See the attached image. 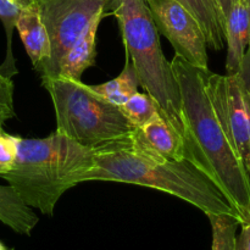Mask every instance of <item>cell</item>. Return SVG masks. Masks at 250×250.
Here are the masks:
<instances>
[{"mask_svg": "<svg viewBox=\"0 0 250 250\" xmlns=\"http://www.w3.org/2000/svg\"><path fill=\"white\" fill-rule=\"evenodd\" d=\"M129 183L154 188L177 197L210 215L238 212L219 186L189 160H172L156 153L137 129L128 136L95 149V160L84 182Z\"/></svg>", "mask_w": 250, "mask_h": 250, "instance_id": "cell-1", "label": "cell"}, {"mask_svg": "<svg viewBox=\"0 0 250 250\" xmlns=\"http://www.w3.org/2000/svg\"><path fill=\"white\" fill-rule=\"evenodd\" d=\"M23 7V5L17 1V0H0V20L4 23L7 41L6 58H5L4 63L0 67V73L10 78H11V76L17 73V68L15 66V60L14 56H12L11 49L12 31L16 28L17 20H19Z\"/></svg>", "mask_w": 250, "mask_h": 250, "instance_id": "cell-16", "label": "cell"}, {"mask_svg": "<svg viewBox=\"0 0 250 250\" xmlns=\"http://www.w3.org/2000/svg\"><path fill=\"white\" fill-rule=\"evenodd\" d=\"M122 112L136 128L144 126L158 114H160L158 105L146 93H138L132 95L121 106Z\"/></svg>", "mask_w": 250, "mask_h": 250, "instance_id": "cell-17", "label": "cell"}, {"mask_svg": "<svg viewBox=\"0 0 250 250\" xmlns=\"http://www.w3.org/2000/svg\"><path fill=\"white\" fill-rule=\"evenodd\" d=\"M125 50L131 59L139 85L158 105L160 114L182 137L190 161L189 137L180 87L170 61L161 49L160 36L146 0H110Z\"/></svg>", "mask_w": 250, "mask_h": 250, "instance_id": "cell-4", "label": "cell"}, {"mask_svg": "<svg viewBox=\"0 0 250 250\" xmlns=\"http://www.w3.org/2000/svg\"><path fill=\"white\" fill-rule=\"evenodd\" d=\"M239 1H242V2H243V4H246L247 6H248L249 9H250V0H239Z\"/></svg>", "mask_w": 250, "mask_h": 250, "instance_id": "cell-26", "label": "cell"}, {"mask_svg": "<svg viewBox=\"0 0 250 250\" xmlns=\"http://www.w3.org/2000/svg\"><path fill=\"white\" fill-rule=\"evenodd\" d=\"M237 75L241 78L242 84L244 85V88H246L247 93H248L250 98V42L246 53H244L243 59L241 61V66H239V70L237 72Z\"/></svg>", "mask_w": 250, "mask_h": 250, "instance_id": "cell-21", "label": "cell"}, {"mask_svg": "<svg viewBox=\"0 0 250 250\" xmlns=\"http://www.w3.org/2000/svg\"><path fill=\"white\" fill-rule=\"evenodd\" d=\"M139 81L129 56L126 54L124 70L119 76L109 82L92 85L93 89L111 104L121 106L132 95L138 92Z\"/></svg>", "mask_w": 250, "mask_h": 250, "instance_id": "cell-15", "label": "cell"}, {"mask_svg": "<svg viewBox=\"0 0 250 250\" xmlns=\"http://www.w3.org/2000/svg\"><path fill=\"white\" fill-rule=\"evenodd\" d=\"M0 250H10V249H7V247L5 246L4 243H1V242H0Z\"/></svg>", "mask_w": 250, "mask_h": 250, "instance_id": "cell-25", "label": "cell"}, {"mask_svg": "<svg viewBox=\"0 0 250 250\" xmlns=\"http://www.w3.org/2000/svg\"><path fill=\"white\" fill-rule=\"evenodd\" d=\"M212 231L211 250H236L237 229L241 222L231 215H210Z\"/></svg>", "mask_w": 250, "mask_h": 250, "instance_id": "cell-18", "label": "cell"}, {"mask_svg": "<svg viewBox=\"0 0 250 250\" xmlns=\"http://www.w3.org/2000/svg\"><path fill=\"white\" fill-rule=\"evenodd\" d=\"M237 1H238V0H216L217 6H219L222 17H224L225 20V26H226L227 16H229V11H231L232 7H233V5L236 4Z\"/></svg>", "mask_w": 250, "mask_h": 250, "instance_id": "cell-23", "label": "cell"}, {"mask_svg": "<svg viewBox=\"0 0 250 250\" xmlns=\"http://www.w3.org/2000/svg\"><path fill=\"white\" fill-rule=\"evenodd\" d=\"M241 227V233L236 239V250H250V220L242 224Z\"/></svg>", "mask_w": 250, "mask_h": 250, "instance_id": "cell-22", "label": "cell"}, {"mask_svg": "<svg viewBox=\"0 0 250 250\" xmlns=\"http://www.w3.org/2000/svg\"><path fill=\"white\" fill-rule=\"evenodd\" d=\"M17 1L21 2V4L23 5V6H27V5L32 4V2H34V1H36V0H17Z\"/></svg>", "mask_w": 250, "mask_h": 250, "instance_id": "cell-24", "label": "cell"}, {"mask_svg": "<svg viewBox=\"0 0 250 250\" xmlns=\"http://www.w3.org/2000/svg\"><path fill=\"white\" fill-rule=\"evenodd\" d=\"M136 129L143 141L160 155L172 160L190 161L182 137L161 114H158L148 124Z\"/></svg>", "mask_w": 250, "mask_h": 250, "instance_id": "cell-11", "label": "cell"}, {"mask_svg": "<svg viewBox=\"0 0 250 250\" xmlns=\"http://www.w3.org/2000/svg\"><path fill=\"white\" fill-rule=\"evenodd\" d=\"M0 221L19 234L31 236L39 217L11 186H0Z\"/></svg>", "mask_w": 250, "mask_h": 250, "instance_id": "cell-13", "label": "cell"}, {"mask_svg": "<svg viewBox=\"0 0 250 250\" xmlns=\"http://www.w3.org/2000/svg\"><path fill=\"white\" fill-rule=\"evenodd\" d=\"M50 43V58L41 80L58 77L67 51L97 17L104 16L109 0H36Z\"/></svg>", "mask_w": 250, "mask_h": 250, "instance_id": "cell-6", "label": "cell"}, {"mask_svg": "<svg viewBox=\"0 0 250 250\" xmlns=\"http://www.w3.org/2000/svg\"><path fill=\"white\" fill-rule=\"evenodd\" d=\"M42 85L53 100L56 132L81 146L100 148L136 128L121 107L100 97L92 85L65 77L45 78Z\"/></svg>", "mask_w": 250, "mask_h": 250, "instance_id": "cell-5", "label": "cell"}, {"mask_svg": "<svg viewBox=\"0 0 250 250\" xmlns=\"http://www.w3.org/2000/svg\"><path fill=\"white\" fill-rule=\"evenodd\" d=\"M212 103L250 180V98L237 73L208 76Z\"/></svg>", "mask_w": 250, "mask_h": 250, "instance_id": "cell-7", "label": "cell"}, {"mask_svg": "<svg viewBox=\"0 0 250 250\" xmlns=\"http://www.w3.org/2000/svg\"><path fill=\"white\" fill-rule=\"evenodd\" d=\"M103 17L104 16L97 17L67 51L60 65L58 77L81 81L83 72L94 65L97 56V33Z\"/></svg>", "mask_w": 250, "mask_h": 250, "instance_id": "cell-12", "label": "cell"}, {"mask_svg": "<svg viewBox=\"0 0 250 250\" xmlns=\"http://www.w3.org/2000/svg\"><path fill=\"white\" fill-rule=\"evenodd\" d=\"M94 160L95 149L56 131L46 138L19 137L14 166L1 178L27 207L53 216L63 193L84 183Z\"/></svg>", "mask_w": 250, "mask_h": 250, "instance_id": "cell-3", "label": "cell"}, {"mask_svg": "<svg viewBox=\"0 0 250 250\" xmlns=\"http://www.w3.org/2000/svg\"><path fill=\"white\" fill-rule=\"evenodd\" d=\"M159 33L167 38L176 55L200 68L208 67V43L199 22L176 0H146Z\"/></svg>", "mask_w": 250, "mask_h": 250, "instance_id": "cell-8", "label": "cell"}, {"mask_svg": "<svg viewBox=\"0 0 250 250\" xmlns=\"http://www.w3.org/2000/svg\"><path fill=\"white\" fill-rule=\"evenodd\" d=\"M10 250H15V249H10Z\"/></svg>", "mask_w": 250, "mask_h": 250, "instance_id": "cell-27", "label": "cell"}, {"mask_svg": "<svg viewBox=\"0 0 250 250\" xmlns=\"http://www.w3.org/2000/svg\"><path fill=\"white\" fill-rule=\"evenodd\" d=\"M171 66L180 87L193 164L219 186L244 224L250 220V180L212 103L210 70L177 55Z\"/></svg>", "mask_w": 250, "mask_h": 250, "instance_id": "cell-2", "label": "cell"}, {"mask_svg": "<svg viewBox=\"0 0 250 250\" xmlns=\"http://www.w3.org/2000/svg\"><path fill=\"white\" fill-rule=\"evenodd\" d=\"M109 1H110V0H109Z\"/></svg>", "mask_w": 250, "mask_h": 250, "instance_id": "cell-28", "label": "cell"}, {"mask_svg": "<svg viewBox=\"0 0 250 250\" xmlns=\"http://www.w3.org/2000/svg\"><path fill=\"white\" fill-rule=\"evenodd\" d=\"M16 28L34 70L41 75L50 58V43L36 1L22 9Z\"/></svg>", "mask_w": 250, "mask_h": 250, "instance_id": "cell-9", "label": "cell"}, {"mask_svg": "<svg viewBox=\"0 0 250 250\" xmlns=\"http://www.w3.org/2000/svg\"><path fill=\"white\" fill-rule=\"evenodd\" d=\"M250 42V9L242 1L233 5L226 19L225 43L227 44V75L238 72Z\"/></svg>", "mask_w": 250, "mask_h": 250, "instance_id": "cell-10", "label": "cell"}, {"mask_svg": "<svg viewBox=\"0 0 250 250\" xmlns=\"http://www.w3.org/2000/svg\"><path fill=\"white\" fill-rule=\"evenodd\" d=\"M199 22L208 46L221 50L225 46V20L216 0H176Z\"/></svg>", "mask_w": 250, "mask_h": 250, "instance_id": "cell-14", "label": "cell"}, {"mask_svg": "<svg viewBox=\"0 0 250 250\" xmlns=\"http://www.w3.org/2000/svg\"><path fill=\"white\" fill-rule=\"evenodd\" d=\"M14 116V83L11 78L0 73V128Z\"/></svg>", "mask_w": 250, "mask_h": 250, "instance_id": "cell-20", "label": "cell"}, {"mask_svg": "<svg viewBox=\"0 0 250 250\" xmlns=\"http://www.w3.org/2000/svg\"><path fill=\"white\" fill-rule=\"evenodd\" d=\"M17 136L7 134L0 128V177L12 168L17 154Z\"/></svg>", "mask_w": 250, "mask_h": 250, "instance_id": "cell-19", "label": "cell"}]
</instances>
